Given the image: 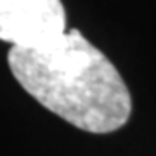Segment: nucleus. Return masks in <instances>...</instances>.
Here are the masks:
<instances>
[{"mask_svg":"<svg viewBox=\"0 0 156 156\" xmlns=\"http://www.w3.org/2000/svg\"><path fill=\"white\" fill-rule=\"evenodd\" d=\"M7 62L35 101L80 130L109 134L130 118L122 75L76 28L38 47H11Z\"/></svg>","mask_w":156,"mask_h":156,"instance_id":"obj_1","label":"nucleus"},{"mask_svg":"<svg viewBox=\"0 0 156 156\" xmlns=\"http://www.w3.org/2000/svg\"><path fill=\"white\" fill-rule=\"evenodd\" d=\"M61 0H0V40L12 47H38L66 33Z\"/></svg>","mask_w":156,"mask_h":156,"instance_id":"obj_2","label":"nucleus"}]
</instances>
